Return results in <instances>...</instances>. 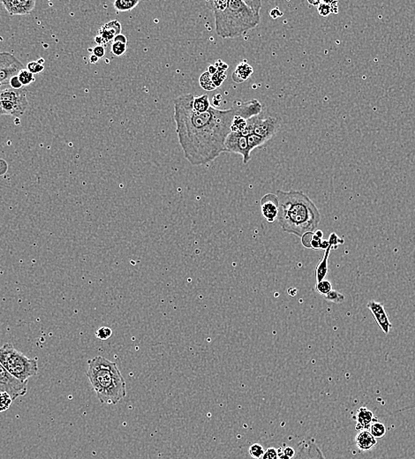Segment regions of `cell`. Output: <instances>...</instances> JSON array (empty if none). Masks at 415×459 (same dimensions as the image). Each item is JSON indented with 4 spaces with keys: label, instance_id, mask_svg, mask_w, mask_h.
<instances>
[{
    "label": "cell",
    "instance_id": "cell-37",
    "mask_svg": "<svg viewBox=\"0 0 415 459\" xmlns=\"http://www.w3.org/2000/svg\"><path fill=\"white\" fill-rule=\"evenodd\" d=\"M89 51H92L93 55L98 57L99 59H103L105 55V49L103 46H100V45H98V46H96L93 49H89Z\"/></svg>",
    "mask_w": 415,
    "mask_h": 459
},
{
    "label": "cell",
    "instance_id": "cell-4",
    "mask_svg": "<svg viewBox=\"0 0 415 459\" xmlns=\"http://www.w3.org/2000/svg\"><path fill=\"white\" fill-rule=\"evenodd\" d=\"M86 375L100 403L117 404L126 396L125 378L115 362L97 356L89 361Z\"/></svg>",
    "mask_w": 415,
    "mask_h": 459
},
{
    "label": "cell",
    "instance_id": "cell-7",
    "mask_svg": "<svg viewBox=\"0 0 415 459\" xmlns=\"http://www.w3.org/2000/svg\"><path fill=\"white\" fill-rule=\"evenodd\" d=\"M254 125L253 134L270 141L277 134L281 126V118L263 112L251 118Z\"/></svg>",
    "mask_w": 415,
    "mask_h": 459
},
{
    "label": "cell",
    "instance_id": "cell-5",
    "mask_svg": "<svg viewBox=\"0 0 415 459\" xmlns=\"http://www.w3.org/2000/svg\"><path fill=\"white\" fill-rule=\"evenodd\" d=\"M0 363L12 376L21 381H28L38 373L37 359H29L16 350L11 344L0 347Z\"/></svg>",
    "mask_w": 415,
    "mask_h": 459
},
{
    "label": "cell",
    "instance_id": "cell-15",
    "mask_svg": "<svg viewBox=\"0 0 415 459\" xmlns=\"http://www.w3.org/2000/svg\"><path fill=\"white\" fill-rule=\"evenodd\" d=\"M354 420H356L357 431H363V430H369L371 424L376 420V418L374 416L370 410H368L367 407H360L357 411L356 414L354 416Z\"/></svg>",
    "mask_w": 415,
    "mask_h": 459
},
{
    "label": "cell",
    "instance_id": "cell-28",
    "mask_svg": "<svg viewBox=\"0 0 415 459\" xmlns=\"http://www.w3.org/2000/svg\"><path fill=\"white\" fill-rule=\"evenodd\" d=\"M12 396L8 393H0V412H4L10 408L12 402Z\"/></svg>",
    "mask_w": 415,
    "mask_h": 459
},
{
    "label": "cell",
    "instance_id": "cell-50",
    "mask_svg": "<svg viewBox=\"0 0 415 459\" xmlns=\"http://www.w3.org/2000/svg\"><path fill=\"white\" fill-rule=\"evenodd\" d=\"M315 236H317L319 239H321L322 240V237H323V232H321V230H317L315 232H313Z\"/></svg>",
    "mask_w": 415,
    "mask_h": 459
},
{
    "label": "cell",
    "instance_id": "cell-25",
    "mask_svg": "<svg viewBox=\"0 0 415 459\" xmlns=\"http://www.w3.org/2000/svg\"><path fill=\"white\" fill-rule=\"evenodd\" d=\"M247 142H248V145L250 147L251 150L253 149H256V148H259V147H262V146L264 145L266 143L267 141L265 139L261 137V136H258L255 134H250L247 136Z\"/></svg>",
    "mask_w": 415,
    "mask_h": 459
},
{
    "label": "cell",
    "instance_id": "cell-9",
    "mask_svg": "<svg viewBox=\"0 0 415 459\" xmlns=\"http://www.w3.org/2000/svg\"><path fill=\"white\" fill-rule=\"evenodd\" d=\"M24 66L8 52H0V88L9 85L10 80L23 70Z\"/></svg>",
    "mask_w": 415,
    "mask_h": 459
},
{
    "label": "cell",
    "instance_id": "cell-42",
    "mask_svg": "<svg viewBox=\"0 0 415 459\" xmlns=\"http://www.w3.org/2000/svg\"><path fill=\"white\" fill-rule=\"evenodd\" d=\"M112 42H116V43H125V44H127V38H126V36H125V35H122V34H119V35H117V36H115V38H114Z\"/></svg>",
    "mask_w": 415,
    "mask_h": 459
},
{
    "label": "cell",
    "instance_id": "cell-38",
    "mask_svg": "<svg viewBox=\"0 0 415 459\" xmlns=\"http://www.w3.org/2000/svg\"><path fill=\"white\" fill-rule=\"evenodd\" d=\"M9 86L11 87L13 90H21L23 89V86L21 85V83H20L19 81V78L18 76L16 75L14 77H12L10 82H9Z\"/></svg>",
    "mask_w": 415,
    "mask_h": 459
},
{
    "label": "cell",
    "instance_id": "cell-30",
    "mask_svg": "<svg viewBox=\"0 0 415 459\" xmlns=\"http://www.w3.org/2000/svg\"><path fill=\"white\" fill-rule=\"evenodd\" d=\"M264 452L265 451H264L263 446L259 444H252L250 448H249V451H248L251 458H253L254 459H262L263 454H264Z\"/></svg>",
    "mask_w": 415,
    "mask_h": 459
},
{
    "label": "cell",
    "instance_id": "cell-14",
    "mask_svg": "<svg viewBox=\"0 0 415 459\" xmlns=\"http://www.w3.org/2000/svg\"><path fill=\"white\" fill-rule=\"evenodd\" d=\"M294 459H326L317 445L312 442L303 441L298 445Z\"/></svg>",
    "mask_w": 415,
    "mask_h": 459
},
{
    "label": "cell",
    "instance_id": "cell-47",
    "mask_svg": "<svg viewBox=\"0 0 415 459\" xmlns=\"http://www.w3.org/2000/svg\"><path fill=\"white\" fill-rule=\"evenodd\" d=\"M329 247V240H323V239H322L321 241V245H320V249H324V250H326Z\"/></svg>",
    "mask_w": 415,
    "mask_h": 459
},
{
    "label": "cell",
    "instance_id": "cell-20",
    "mask_svg": "<svg viewBox=\"0 0 415 459\" xmlns=\"http://www.w3.org/2000/svg\"><path fill=\"white\" fill-rule=\"evenodd\" d=\"M211 107L208 95V94H204L200 96H194L192 102L193 110L198 112V113H204L209 110Z\"/></svg>",
    "mask_w": 415,
    "mask_h": 459
},
{
    "label": "cell",
    "instance_id": "cell-1",
    "mask_svg": "<svg viewBox=\"0 0 415 459\" xmlns=\"http://www.w3.org/2000/svg\"><path fill=\"white\" fill-rule=\"evenodd\" d=\"M194 96L185 94L173 100V118L185 158L195 166L207 165L226 152L224 142L237 116L250 118L263 110L257 99H250L235 101L227 110L210 107L198 113L193 110Z\"/></svg>",
    "mask_w": 415,
    "mask_h": 459
},
{
    "label": "cell",
    "instance_id": "cell-19",
    "mask_svg": "<svg viewBox=\"0 0 415 459\" xmlns=\"http://www.w3.org/2000/svg\"><path fill=\"white\" fill-rule=\"evenodd\" d=\"M332 249L331 246H329L326 249L324 255L322 256L320 263H318L317 267L315 268L314 274H315V278H316L317 282L323 280V279H325V276L327 275V273H328V259H329L330 251Z\"/></svg>",
    "mask_w": 415,
    "mask_h": 459
},
{
    "label": "cell",
    "instance_id": "cell-41",
    "mask_svg": "<svg viewBox=\"0 0 415 459\" xmlns=\"http://www.w3.org/2000/svg\"><path fill=\"white\" fill-rule=\"evenodd\" d=\"M270 15L272 19H278V17H281L283 15V12L278 9V7H275L270 11Z\"/></svg>",
    "mask_w": 415,
    "mask_h": 459
},
{
    "label": "cell",
    "instance_id": "cell-45",
    "mask_svg": "<svg viewBox=\"0 0 415 459\" xmlns=\"http://www.w3.org/2000/svg\"><path fill=\"white\" fill-rule=\"evenodd\" d=\"M95 42L98 43V45L103 46V47H104L106 45H108V43H107L105 40L102 38L100 35H97V36L95 37Z\"/></svg>",
    "mask_w": 415,
    "mask_h": 459
},
{
    "label": "cell",
    "instance_id": "cell-2",
    "mask_svg": "<svg viewBox=\"0 0 415 459\" xmlns=\"http://www.w3.org/2000/svg\"><path fill=\"white\" fill-rule=\"evenodd\" d=\"M262 1L212 0L207 6L215 18L216 35L222 38H236L256 28L261 21Z\"/></svg>",
    "mask_w": 415,
    "mask_h": 459
},
{
    "label": "cell",
    "instance_id": "cell-10",
    "mask_svg": "<svg viewBox=\"0 0 415 459\" xmlns=\"http://www.w3.org/2000/svg\"><path fill=\"white\" fill-rule=\"evenodd\" d=\"M225 151L231 153L239 154L242 156L243 163L246 165L251 160L250 147L248 145L247 139L241 132H231L228 134L224 142Z\"/></svg>",
    "mask_w": 415,
    "mask_h": 459
},
{
    "label": "cell",
    "instance_id": "cell-39",
    "mask_svg": "<svg viewBox=\"0 0 415 459\" xmlns=\"http://www.w3.org/2000/svg\"><path fill=\"white\" fill-rule=\"evenodd\" d=\"M321 241V239H319L317 236H315V234L313 233V239H312V242H311V248H312V249H315V250H319V249H320Z\"/></svg>",
    "mask_w": 415,
    "mask_h": 459
},
{
    "label": "cell",
    "instance_id": "cell-8",
    "mask_svg": "<svg viewBox=\"0 0 415 459\" xmlns=\"http://www.w3.org/2000/svg\"><path fill=\"white\" fill-rule=\"evenodd\" d=\"M8 393L12 396V400L23 396L28 392V381H21L4 368L0 363V393Z\"/></svg>",
    "mask_w": 415,
    "mask_h": 459
},
{
    "label": "cell",
    "instance_id": "cell-48",
    "mask_svg": "<svg viewBox=\"0 0 415 459\" xmlns=\"http://www.w3.org/2000/svg\"><path fill=\"white\" fill-rule=\"evenodd\" d=\"M278 459H291L290 458H289V457H287V456L285 455V454L283 453L282 451H281V449H279V450H278Z\"/></svg>",
    "mask_w": 415,
    "mask_h": 459
},
{
    "label": "cell",
    "instance_id": "cell-18",
    "mask_svg": "<svg viewBox=\"0 0 415 459\" xmlns=\"http://www.w3.org/2000/svg\"><path fill=\"white\" fill-rule=\"evenodd\" d=\"M253 67L247 63H240L236 67L232 74V81L236 83H242L250 78L253 74Z\"/></svg>",
    "mask_w": 415,
    "mask_h": 459
},
{
    "label": "cell",
    "instance_id": "cell-29",
    "mask_svg": "<svg viewBox=\"0 0 415 459\" xmlns=\"http://www.w3.org/2000/svg\"><path fill=\"white\" fill-rule=\"evenodd\" d=\"M315 290L320 294L325 296L326 294L329 293L330 290H332V285H331V283L329 281L326 280V279H323V280H321V281L316 283Z\"/></svg>",
    "mask_w": 415,
    "mask_h": 459
},
{
    "label": "cell",
    "instance_id": "cell-49",
    "mask_svg": "<svg viewBox=\"0 0 415 459\" xmlns=\"http://www.w3.org/2000/svg\"><path fill=\"white\" fill-rule=\"evenodd\" d=\"M98 60H99V59H98V57H96V56L93 55V54L90 57V63L97 64L98 62Z\"/></svg>",
    "mask_w": 415,
    "mask_h": 459
},
{
    "label": "cell",
    "instance_id": "cell-21",
    "mask_svg": "<svg viewBox=\"0 0 415 459\" xmlns=\"http://www.w3.org/2000/svg\"><path fill=\"white\" fill-rule=\"evenodd\" d=\"M138 0H116L113 2L115 10L118 12H130L139 4Z\"/></svg>",
    "mask_w": 415,
    "mask_h": 459
},
{
    "label": "cell",
    "instance_id": "cell-17",
    "mask_svg": "<svg viewBox=\"0 0 415 459\" xmlns=\"http://www.w3.org/2000/svg\"><path fill=\"white\" fill-rule=\"evenodd\" d=\"M356 446L361 452H368L376 447V439L368 430L360 431L355 437Z\"/></svg>",
    "mask_w": 415,
    "mask_h": 459
},
{
    "label": "cell",
    "instance_id": "cell-26",
    "mask_svg": "<svg viewBox=\"0 0 415 459\" xmlns=\"http://www.w3.org/2000/svg\"><path fill=\"white\" fill-rule=\"evenodd\" d=\"M127 50V44L112 42L110 46V52L115 57H121L124 55Z\"/></svg>",
    "mask_w": 415,
    "mask_h": 459
},
{
    "label": "cell",
    "instance_id": "cell-46",
    "mask_svg": "<svg viewBox=\"0 0 415 459\" xmlns=\"http://www.w3.org/2000/svg\"><path fill=\"white\" fill-rule=\"evenodd\" d=\"M207 72L212 76V75L216 74L217 69H216V67H215V65H210V66H208V67Z\"/></svg>",
    "mask_w": 415,
    "mask_h": 459
},
{
    "label": "cell",
    "instance_id": "cell-40",
    "mask_svg": "<svg viewBox=\"0 0 415 459\" xmlns=\"http://www.w3.org/2000/svg\"><path fill=\"white\" fill-rule=\"evenodd\" d=\"M215 67H216V69H217L218 72H223V73H225V71L228 69L227 64L222 62L221 60H218V61L215 64Z\"/></svg>",
    "mask_w": 415,
    "mask_h": 459
},
{
    "label": "cell",
    "instance_id": "cell-3",
    "mask_svg": "<svg viewBox=\"0 0 415 459\" xmlns=\"http://www.w3.org/2000/svg\"><path fill=\"white\" fill-rule=\"evenodd\" d=\"M279 201L278 223L283 232L302 238L307 232H313L321 221L317 207L302 191H277Z\"/></svg>",
    "mask_w": 415,
    "mask_h": 459
},
{
    "label": "cell",
    "instance_id": "cell-31",
    "mask_svg": "<svg viewBox=\"0 0 415 459\" xmlns=\"http://www.w3.org/2000/svg\"><path fill=\"white\" fill-rule=\"evenodd\" d=\"M111 336H112V330L109 327H101L96 332V337L103 341L109 339Z\"/></svg>",
    "mask_w": 415,
    "mask_h": 459
},
{
    "label": "cell",
    "instance_id": "cell-12",
    "mask_svg": "<svg viewBox=\"0 0 415 459\" xmlns=\"http://www.w3.org/2000/svg\"><path fill=\"white\" fill-rule=\"evenodd\" d=\"M279 201L277 194L267 193L261 200V210L264 219L269 223H274L278 219Z\"/></svg>",
    "mask_w": 415,
    "mask_h": 459
},
{
    "label": "cell",
    "instance_id": "cell-34",
    "mask_svg": "<svg viewBox=\"0 0 415 459\" xmlns=\"http://www.w3.org/2000/svg\"><path fill=\"white\" fill-rule=\"evenodd\" d=\"M212 82L214 83L215 88H219L222 83H223V81L226 79V75L223 72H216V74H215L214 75H212Z\"/></svg>",
    "mask_w": 415,
    "mask_h": 459
},
{
    "label": "cell",
    "instance_id": "cell-27",
    "mask_svg": "<svg viewBox=\"0 0 415 459\" xmlns=\"http://www.w3.org/2000/svg\"><path fill=\"white\" fill-rule=\"evenodd\" d=\"M326 300L335 304H341L345 301V296L337 290H330L328 294L324 296Z\"/></svg>",
    "mask_w": 415,
    "mask_h": 459
},
{
    "label": "cell",
    "instance_id": "cell-24",
    "mask_svg": "<svg viewBox=\"0 0 415 459\" xmlns=\"http://www.w3.org/2000/svg\"><path fill=\"white\" fill-rule=\"evenodd\" d=\"M211 75H209L208 72L204 73V75L200 77V85L204 91H213L216 90L214 83L212 82Z\"/></svg>",
    "mask_w": 415,
    "mask_h": 459
},
{
    "label": "cell",
    "instance_id": "cell-22",
    "mask_svg": "<svg viewBox=\"0 0 415 459\" xmlns=\"http://www.w3.org/2000/svg\"><path fill=\"white\" fill-rule=\"evenodd\" d=\"M369 431H370V434L372 435L375 438H377V439H381L383 438L385 434H386V427L384 426V423H382L380 421H378L377 419H376L370 426V428H369Z\"/></svg>",
    "mask_w": 415,
    "mask_h": 459
},
{
    "label": "cell",
    "instance_id": "cell-13",
    "mask_svg": "<svg viewBox=\"0 0 415 459\" xmlns=\"http://www.w3.org/2000/svg\"><path fill=\"white\" fill-rule=\"evenodd\" d=\"M1 4L4 5L10 15H27L34 10L35 0H5Z\"/></svg>",
    "mask_w": 415,
    "mask_h": 459
},
{
    "label": "cell",
    "instance_id": "cell-44",
    "mask_svg": "<svg viewBox=\"0 0 415 459\" xmlns=\"http://www.w3.org/2000/svg\"><path fill=\"white\" fill-rule=\"evenodd\" d=\"M8 165L7 163L0 159V175H4V173L7 172Z\"/></svg>",
    "mask_w": 415,
    "mask_h": 459
},
{
    "label": "cell",
    "instance_id": "cell-16",
    "mask_svg": "<svg viewBox=\"0 0 415 459\" xmlns=\"http://www.w3.org/2000/svg\"><path fill=\"white\" fill-rule=\"evenodd\" d=\"M121 24L119 23V21L116 20H110L99 28L98 35H100L102 38L105 40L107 43H109L113 41L115 36L121 34Z\"/></svg>",
    "mask_w": 415,
    "mask_h": 459
},
{
    "label": "cell",
    "instance_id": "cell-32",
    "mask_svg": "<svg viewBox=\"0 0 415 459\" xmlns=\"http://www.w3.org/2000/svg\"><path fill=\"white\" fill-rule=\"evenodd\" d=\"M27 70L29 71L33 75H37L42 73L44 70V66L40 64L38 61H32L30 63L28 64L27 66Z\"/></svg>",
    "mask_w": 415,
    "mask_h": 459
},
{
    "label": "cell",
    "instance_id": "cell-35",
    "mask_svg": "<svg viewBox=\"0 0 415 459\" xmlns=\"http://www.w3.org/2000/svg\"><path fill=\"white\" fill-rule=\"evenodd\" d=\"M262 459H278V452L275 448H268L264 452Z\"/></svg>",
    "mask_w": 415,
    "mask_h": 459
},
{
    "label": "cell",
    "instance_id": "cell-6",
    "mask_svg": "<svg viewBox=\"0 0 415 459\" xmlns=\"http://www.w3.org/2000/svg\"><path fill=\"white\" fill-rule=\"evenodd\" d=\"M28 107L27 90H13L11 87L0 88V116L20 117Z\"/></svg>",
    "mask_w": 415,
    "mask_h": 459
},
{
    "label": "cell",
    "instance_id": "cell-33",
    "mask_svg": "<svg viewBox=\"0 0 415 459\" xmlns=\"http://www.w3.org/2000/svg\"><path fill=\"white\" fill-rule=\"evenodd\" d=\"M329 246L332 247L333 249H337V247L339 245H342L344 244V240L340 238L339 236L337 235V233L335 232H332L330 235H329Z\"/></svg>",
    "mask_w": 415,
    "mask_h": 459
},
{
    "label": "cell",
    "instance_id": "cell-43",
    "mask_svg": "<svg viewBox=\"0 0 415 459\" xmlns=\"http://www.w3.org/2000/svg\"><path fill=\"white\" fill-rule=\"evenodd\" d=\"M283 453H284L285 455L287 456V457H289L290 459H292V458H294V456H295V453H296V452H295V451H294V449L292 447H286L284 449Z\"/></svg>",
    "mask_w": 415,
    "mask_h": 459
},
{
    "label": "cell",
    "instance_id": "cell-11",
    "mask_svg": "<svg viewBox=\"0 0 415 459\" xmlns=\"http://www.w3.org/2000/svg\"><path fill=\"white\" fill-rule=\"evenodd\" d=\"M367 307L371 312L374 319L376 320L377 325L380 327L384 334H389L390 330L392 328V323L389 320L387 313L384 308V306L380 302L375 300H371L367 304Z\"/></svg>",
    "mask_w": 415,
    "mask_h": 459
},
{
    "label": "cell",
    "instance_id": "cell-23",
    "mask_svg": "<svg viewBox=\"0 0 415 459\" xmlns=\"http://www.w3.org/2000/svg\"><path fill=\"white\" fill-rule=\"evenodd\" d=\"M17 76H18L21 85L23 87L28 86L35 81V75L30 73L29 71L27 70V69L20 71Z\"/></svg>",
    "mask_w": 415,
    "mask_h": 459
},
{
    "label": "cell",
    "instance_id": "cell-36",
    "mask_svg": "<svg viewBox=\"0 0 415 459\" xmlns=\"http://www.w3.org/2000/svg\"><path fill=\"white\" fill-rule=\"evenodd\" d=\"M313 232H307L302 237V243L307 248H311V242L313 239Z\"/></svg>",
    "mask_w": 415,
    "mask_h": 459
}]
</instances>
